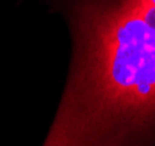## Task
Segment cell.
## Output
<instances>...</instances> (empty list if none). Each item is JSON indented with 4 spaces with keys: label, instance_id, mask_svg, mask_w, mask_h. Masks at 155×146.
I'll use <instances>...</instances> for the list:
<instances>
[{
    "label": "cell",
    "instance_id": "6da1fadb",
    "mask_svg": "<svg viewBox=\"0 0 155 146\" xmlns=\"http://www.w3.org/2000/svg\"><path fill=\"white\" fill-rule=\"evenodd\" d=\"M98 41L96 81L101 95L155 92V8L139 2L101 29Z\"/></svg>",
    "mask_w": 155,
    "mask_h": 146
},
{
    "label": "cell",
    "instance_id": "7a4b0ae2",
    "mask_svg": "<svg viewBox=\"0 0 155 146\" xmlns=\"http://www.w3.org/2000/svg\"><path fill=\"white\" fill-rule=\"evenodd\" d=\"M140 2L146 4V5H148V6L155 8V0H140Z\"/></svg>",
    "mask_w": 155,
    "mask_h": 146
}]
</instances>
